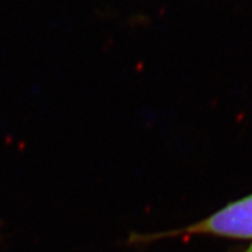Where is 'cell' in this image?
I'll return each mask as SVG.
<instances>
[{
	"instance_id": "cell-1",
	"label": "cell",
	"mask_w": 252,
	"mask_h": 252,
	"mask_svg": "<svg viewBox=\"0 0 252 252\" xmlns=\"http://www.w3.org/2000/svg\"><path fill=\"white\" fill-rule=\"evenodd\" d=\"M191 235H212L235 239H252V195L222 208L200 222L187 228L161 234L138 236L137 242H150L159 238Z\"/></svg>"
},
{
	"instance_id": "cell-2",
	"label": "cell",
	"mask_w": 252,
	"mask_h": 252,
	"mask_svg": "<svg viewBox=\"0 0 252 252\" xmlns=\"http://www.w3.org/2000/svg\"><path fill=\"white\" fill-rule=\"evenodd\" d=\"M243 252H252V243H251L250 245H249V247H248L247 249H245V250H244Z\"/></svg>"
}]
</instances>
